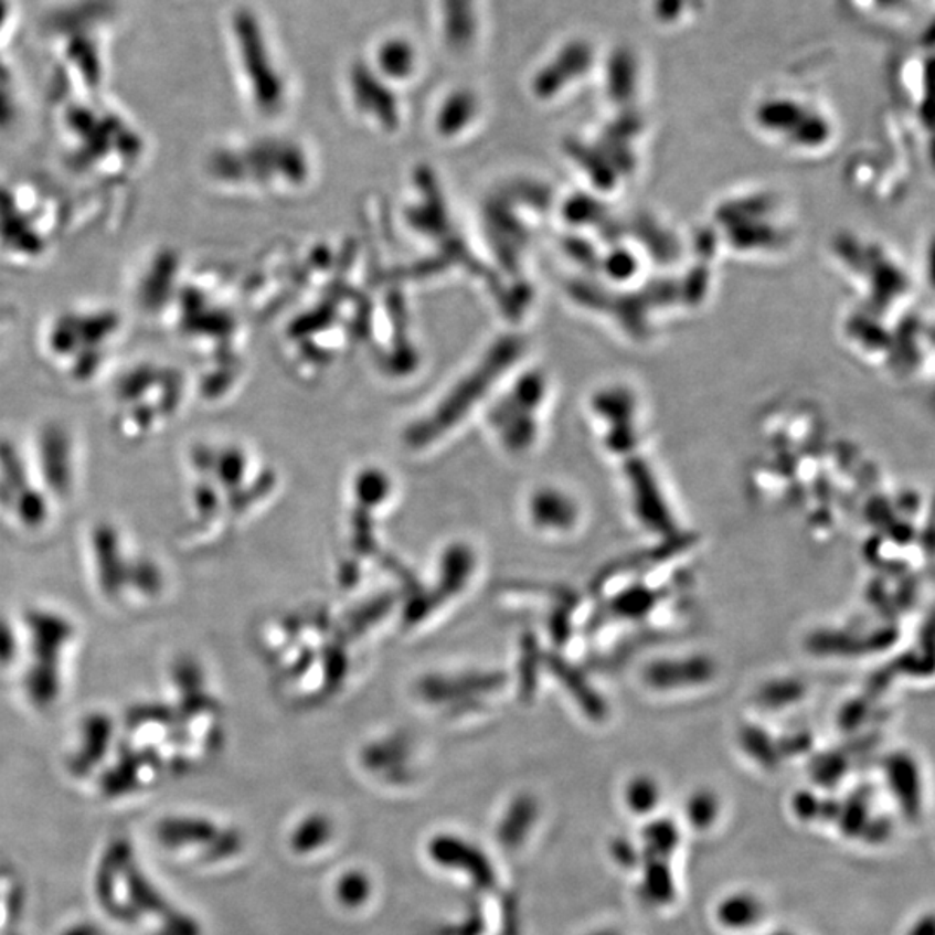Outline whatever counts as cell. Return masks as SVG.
Returning <instances> with one entry per match:
<instances>
[{
    "label": "cell",
    "mask_w": 935,
    "mask_h": 935,
    "mask_svg": "<svg viewBox=\"0 0 935 935\" xmlns=\"http://www.w3.org/2000/svg\"><path fill=\"white\" fill-rule=\"evenodd\" d=\"M93 897L103 920L129 935H203L142 864L132 840L111 837L93 871Z\"/></svg>",
    "instance_id": "1"
},
{
    "label": "cell",
    "mask_w": 935,
    "mask_h": 935,
    "mask_svg": "<svg viewBox=\"0 0 935 935\" xmlns=\"http://www.w3.org/2000/svg\"><path fill=\"white\" fill-rule=\"evenodd\" d=\"M120 310L108 304H77L56 310L39 333V349L54 373L75 386L105 376L124 338Z\"/></svg>",
    "instance_id": "2"
},
{
    "label": "cell",
    "mask_w": 935,
    "mask_h": 935,
    "mask_svg": "<svg viewBox=\"0 0 935 935\" xmlns=\"http://www.w3.org/2000/svg\"><path fill=\"white\" fill-rule=\"evenodd\" d=\"M185 376L172 364L139 361L113 380V402L120 414V428L130 438L149 434L158 422L173 418L184 399Z\"/></svg>",
    "instance_id": "3"
},
{
    "label": "cell",
    "mask_w": 935,
    "mask_h": 935,
    "mask_svg": "<svg viewBox=\"0 0 935 935\" xmlns=\"http://www.w3.org/2000/svg\"><path fill=\"white\" fill-rule=\"evenodd\" d=\"M57 210L29 182L0 179V257L9 264L45 261L54 246Z\"/></svg>",
    "instance_id": "4"
},
{
    "label": "cell",
    "mask_w": 935,
    "mask_h": 935,
    "mask_svg": "<svg viewBox=\"0 0 935 935\" xmlns=\"http://www.w3.org/2000/svg\"><path fill=\"white\" fill-rule=\"evenodd\" d=\"M26 623L32 642L33 666L60 669L61 655L75 635L72 623L63 615L49 610H33Z\"/></svg>",
    "instance_id": "5"
},
{
    "label": "cell",
    "mask_w": 935,
    "mask_h": 935,
    "mask_svg": "<svg viewBox=\"0 0 935 935\" xmlns=\"http://www.w3.org/2000/svg\"><path fill=\"white\" fill-rule=\"evenodd\" d=\"M39 454L42 475L47 486L57 496L70 492L73 484V447L72 437L65 426L51 423L42 429Z\"/></svg>",
    "instance_id": "6"
},
{
    "label": "cell",
    "mask_w": 935,
    "mask_h": 935,
    "mask_svg": "<svg viewBox=\"0 0 935 935\" xmlns=\"http://www.w3.org/2000/svg\"><path fill=\"white\" fill-rule=\"evenodd\" d=\"M115 726L109 715L91 714L82 724L81 745L70 759V773L75 778L91 775L108 755L111 748Z\"/></svg>",
    "instance_id": "7"
},
{
    "label": "cell",
    "mask_w": 935,
    "mask_h": 935,
    "mask_svg": "<svg viewBox=\"0 0 935 935\" xmlns=\"http://www.w3.org/2000/svg\"><path fill=\"white\" fill-rule=\"evenodd\" d=\"M94 554L97 577L106 595L115 596L127 586L129 565L121 553L120 538L111 525H99L94 530Z\"/></svg>",
    "instance_id": "8"
},
{
    "label": "cell",
    "mask_w": 935,
    "mask_h": 935,
    "mask_svg": "<svg viewBox=\"0 0 935 935\" xmlns=\"http://www.w3.org/2000/svg\"><path fill=\"white\" fill-rule=\"evenodd\" d=\"M240 44H242V54L245 53L246 73L255 87L261 88L262 96H270L273 99L276 87V72H274L273 61L269 63V53L265 47L264 36H262L258 24L248 18H240Z\"/></svg>",
    "instance_id": "9"
},
{
    "label": "cell",
    "mask_w": 935,
    "mask_h": 935,
    "mask_svg": "<svg viewBox=\"0 0 935 935\" xmlns=\"http://www.w3.org/2000/svg\"><path fill=\"white\" fill-rule=\"evenodd\" d=\"M763 913V903L748 892L727 895L718 906L719 924L730 931H747L754 927Z\"/></svg>",
    "instance_id": "10"
},
{
    "label": "cell",
    "mask_w": 935,
    "mask_h": 935,
    "mask_svg": "<svg viewBox=\"0 0 935 935\" xmlns=\"http://www.w3.org/2000/svg\"><path fill=\"white\" fill-rule=\"evenodd\" d=\"M532 517L548 529H571L574 525L575 504L571 498L560 495L559 490H542L532 499Z\"/></svg>",
    "instance_id": "11"
},
{
    "label": "cell",
    "mask_w": 935,
    "mask_h": 935,
    "mask_svg": "<svg viewBox=\"0 0 935 935\" xmlns=\"http://www.w3.org/2000/svg\"><path fill=\"white\" fill-rule=\"evenodd\" d=\"M711 676V663L703 660H688L687 663H657L650 671L655 684H681V682H700ZM657 687V688H659Z\"/></svg>",
    "instance_id": "12"
},
{
    "label": "cell",
    "mask_w": 935,
    "mask_h": 935,
    "mask_svg": "<svg viewBox=\"0 0 935 935\" xmlns=\"http://www.w3.org/2000/svg\"><path fill=\"white\" fill-rule=\"evenodd\" d=\"M624 803H626L629 812L639 816L648 815L660 804L659 783L650 776H636L626 785Z\"/></svg>",
    "instance_id": "13"
},
{
    "label": "cell",
    "mask_w": 935,
    "mask_h": 935,
    "mask_svg": "<svg viewBox=\"0 0 935 935\" xmlns=\"http://www.w3.org/2000/svg\"><path fill=\"white\" fill-rule=\"evenodd\" d=\"M447 33L456 41L470 39L474 33V0H442Z\"/></svg>",
    "instance_id": "14"
},
{
    "label": "cell",
    "mask_w": 935,
    "mask_h": 935,
    "mask_svg": "<svg viewBox=\"0 0 935 935\" xmlns=\"http://www.w3.org/2000/svg\"><path fill=\"white\" fill-rule=\"evenodd\" d=\"M12 508L17 510L21 522L26 527H32V529L41 527L47 518V504H45L44 496L39 490L33 489L32 486L14 496Z\"/></svg>",
    "instance_id": "15"
},
{
    "label": "cell",
    "mask_w": 935,
    "mask_h": 935,
    "mask_svg": "<svg viewBox=\"0 0 935 935\" xmlns=\"http://www.w3.org/2000/svg\"><path fill=\"white\" fill-rule=\"evenodd\" d=\"M380 51V65L386 72L394 75H404L411 72L414 65V51L407 42L390 41L382 45Z\"/></svg>",
    "instance_id": "16"
},
{
    "label": "cell",
    "mask_w": 935,
    "mask_h": 935,
    "mask_svg": "<svg viewBox=\"0 0 935 935\" xmlns=\"http://www.w3.org/2000/svg\"><path fill=\"white\" fill-rule=\"evenodd\" d=\"M132 583L137 591H141L142 595H158L163 584L160 569L149 560H139L129 566V577L127 584Z\"/></svg>",
    "instance_id": "17"
},
{
    "label": "cell",
    "mask_w": 935,
    "mask_h": 935,
    "mask_svg": "<svg viewBox=\"0 0 935 935\" xmlns=\"http://www.w3.org/2000/svg\"><path fill=\"white\" fill-rule=\"evenodd\" d=\"M718 811V799L706 791H697L688 800V816H690L691 825L694 828L711 827L712 821H715Z\"/></svg>",
    "instance_id": "18"
},
{
    "label": "cell",
    "mask_w": 935,
    "mask_h": 935,
    "mask_svg": "<svg viewBox=\"0 0 935 935\" xmlns=\"http://www.w3.org/2000/svg\"><path fill=\"white\" fill-rule=\"evenodd\" d=\"M18 641L11 624L0 618V666H11L17 659Z\"/></svg>",
    "instance_id": "19"
},
{
    "label": "cell",
    "mask_w": 935,
    "mask_h": 935,
    "mask_svg": "<svg viewBox=\"0 0 935 935\" xmlns=\"http://www.w3.org/2000/svg\"><path fill=\"white\" fill-rule=\"evenodd\" d=\"M651 11L660 23L672 24L682 17L684 0H654Z\"/></svg>",
    "instance_id": "20"
},
{
    "label": "cell",
    "mask_w": 935,
    "mask_h": 935,
    "mask_svg": "<svg viewBox=\"0 0 935 935\" xmlns=\"http://www.w3.org/2000/svg\"><path fill=\"white\" fill-rule=\"evenodd\" d=\"M57 935H106L105 925L91 920H75L72 924L61 928Z\"/></svg>",
    "instance_id": "21"
},
{
    "label": "cell",
    "mask_w": 935,
    "mask_h": 935,
    "mask_svg": "<svg viewBox=\"0 0 935 935\" xmlns=\"http://www.w3.org/2000/svg\"><path fill=\"white\" fill-rule=\"evenodd\" d=\"M9 326H11V312L8 309H2L0 307V355L4 352L6 346H8L9 334Z\"/></svg>",
    "instance_id": "22"
}]
</instances>
